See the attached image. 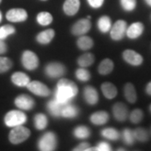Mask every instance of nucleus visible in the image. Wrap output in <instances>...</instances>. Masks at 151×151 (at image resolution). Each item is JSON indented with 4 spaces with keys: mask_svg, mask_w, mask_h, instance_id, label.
I'll return each mask as SVG.
<instances>
[{
    "mask_svg": "<svg viewBox=\"0 0 151 151\" xmlns=\"http://www.w3.org/2000/svg\"><path fill=\"white\" fill-rule=\"evenodd\" d=\"M79 89L75 81L65 77L60 78L54 91V98L61 103L72 102L78 95Z\"/></svg>",
    "mask_w": 151,
    "mask_h": 151,
    "instance_id": "nucleus-1",
    "label": "nucleus"
},
{
    "mask_svg": "<svg viewBox=\"0 0 151 151\" xmlns=\"http://www.w3.org/2000/svg\"><path fill=\"white\" fill-rule=\"evenodd\" d=\"M58 147V137L53 131H47L37 141V148L40 151H54Z\"/></svg>",
    "mask_w": 151,
    "mask_h": 151,
    "instance_id": "nucleus-2",
    "label": "nucleus"
},
{
    "mask_svg": "<svg viewBox=\"0 0 151 151\" xmlns=\"http://www.w3.org/2000/svg\"><path fill=\"white\" fill-rule=\"evenodd\" d=\"M67 68L62 62L53 60L50 61L44 67V72L49 79H60L66 74Z\"/></svg>",
    "mask_w": 151,
    "mask_h": 151,
    "instance_id": "nucleus-3",
    "label": "nucleus"
},
{
    "mask_svg": "<svg viewBox=\"0 0 151 151\" xmlns=\"http://www.w3.org/2000/svg\"><path fill=\"white\" fill-rule=\"evenodd\" d=\"M31 131L30 129L24 127V125H19L12 128L9 134V140L12 145H19L26 141L30 137Z\"/></svg>",
    "mask_w": 151,
    "mask_h": 151,
    "instance_id": "nucleus-4",
    "label": "nucleus"
},
{
    "mask_svg": "<svg viewBox=\"0 0 151 151\" xmlns=\"http://www.w3.org/2000/svg\"><path fill=\"white\" fill-rule=\"evenodd\" d=\"M27 115L23 110H10L4 116V124L9 128H14L19 125H24L27 122Z\"/></svg>",
    "mask_w": 151,
    "mask_h": 151,
    "instance_id": "nucleus-5",
    "label": "nucleus"
},
{
    "mask_svg": "<svg viewBox=\"0 0 151 151\" xmlns=\"http://www.w3.org/2000/svg\"><path fill=\"white\" fill-rule=\"evenodd\" d=\"M128 24L124 19H118L114 22L109 31L110 38L113 41H121L126 36Z\"/></svg>",
    "mask_w": 151,
    "mask_h": 151,
    "instance_id": "nucleus-6",
    "label": "nucleus"
},
{
    "mask_svg": "<svg viewBox=\"0 0 151 151\" xmlns=\"http://www.w3.org/2000/svg\"><path fill=\"white\" fill-rule=\"evenodd\" d=\"M21 63L24 69L28 70H35L40 65V59L35 52L26 50L22 53Z\"/></svg>",
    "mask_w": 151,
    "mask_h": 151,
    "instance_id": "nucleus-7",
    "label": "nucleus"
},
{
    "mask_svg": "<svg viewBox=\"0 0 151 151\" xmlns=\"http://www.w3.org/2000/svg\"><path fill=\"white\" fill-rule=\"evenodd\" d=\"M92 29V22L91 19H88L87 18L80 19L77 21H76L72 26L70 27V33L74 36H81L84 35L89 32Z\"/></svg>",
    "mask_w": 151,
    "mask_h": 151,
    "instance_id": "nucleus-8",
    "label": "nucleus"
},
{
    "mask_svg": "<svg viewBox=\"0 0 151 151\" xmlns=\"http://www.w3.org/2000/svg\"><path fill=\"white\" fill-rule=\"evenodd\" d=\"M29 92L36 95L38 97H46L51 94V90L47 85H45L42 81L38 80H33L26 86Z\"/></svg>",
    "mask_w": 151,
    "mask_h": 151,
    "instance_id": "nucleus-9",
    "label": "nucleus"
},
{
    "mask_svg": "<svg viewBox=\"0 0 151 151\" xmlns=\"http://www.w3.org/2000/svg\"><path fill=\"white\" fill-rule=\"evenodd\" d=\"M122 58L127 64L132 66H140L144 63L143 55L131 49H127L123 51Z\"/></svg>",
    "mask_w": 151,
    "mask_h": 151,
    "instance_id": "nucleus-10",
    "label": "nucleus"
},
{
    "mask_svg": "<svg viewBox=\"0 0 151 151\" xmlns=\"http://www.w3.org/2000/svg\"><path fill=\"white\" fill-rule=\"evenodd\" d=\"M112 113L114 119L120 123H124L129 119V108L122 102L115 103L112 107Z\"/></svg>",
    "mask_w": 151,
    "mask_h": 151,
    "instance_id": "nucleus-11",
    "label": "nucleus"
},
{
    "mask_svg": "<svg viewBox=\"0 0 151 151\" xmlns=\"http://www.w3.org/2000/svg\"><path fill=\"white\" fill-rule=\"evenodd\" d=\"M14 105L23 111H29L35 107V101L31 96L27 94H20L14 99Z\"/></svg>",
    "mask_w": 151,
    "mask_h": 151,
    "instance_id": "nucleus-12",
    "label": "nucleus"
},
{
    "mask_svg": "<svg viewBox=\"0 0 151 151\" xmlns=\"http://www.w3.org/2000/svg\"><path fill=\"white\" fill-rule=\"evenodd\" d=\"M83 99L89 106H95L99 102V93L95 86L87 85L84 86L82 92Z\"/></svg>",
    "mask_w": 151,
    "mask_h": 151,
    "instance_id": "nucleus-13",
    "label": "nucleus"
},
{
    "mask_svg": "<svg viewBox=\"0 0 151 151\" xmlns=\"http://www.w3.org/2000/svg\"><path fill=\"white\" fill-rule=\"evenodd\" d=\"M7 20L13 23H21L27 20L28 13L24 9L14 8L11 9L6 13Z\"/></svg>",
    "mask_w": 151,
    "mask_h": 151,
    "instance_id": "nucleus-14",
    "label": "nucleus"
},
{
    "mask_svg": "<svg viewBox=\"0 0 151 151\" xmlns=\"http://www.w3.org/2000/svg\"><path fill=\"white\" fill-rule=\"evenodd\" d=\"M79 114H80L79 108L72 102H68V103H65L62 108L60 118L66 119H75L79 116Z\"/></svg>",
    "mask_w": 151,
    "mask_h": 151,
    "instance_id": "nucleus-15",
    "label": "nucleus"
},
{
    "mask_svg": "<svg viewBox=\"0 0 151 151\" xmlns=\"http://www.w3.org/2000/svg\"><path fill=\"white\" fill-rule=\"evenodd\" d=\"M144 31L145 24L142 22H134L127 28L126 36L130 40H137L143 35Z\"/></svg>",
    "mask_w": 151,
    "mask_h": 151,
    "instance_id": "nucleus-16",
    "label": "nucleus"
},
{
    "mask_svg": "<svg viewBox=\"0 0 151 151\" xmlns=\"http://www.w3.org/2000/svg\"><path fill=\"white\" fill-rule=\"evenodd\" d=\"M55 36V29L49 28L43 31L38 33L35 36V40L38 44H40L41 45H47L52 42Z\"/></svg>",
    "mask_w": 151,
    "mask_h": 151,
    "instance_id": "nucleus-17",
    "label": "nucleus"
},
{
    "mask_svg": "<svg viewBox=\"0 0 151 151\" xmlns=\"http://www.w3.org/2000/svg\"><path fill=\"white\" fill-rule=\"evenodd\" d=\"M81 8L80 0H65L62 9L66 16L72 17L76 15Z\"/></svg>",
    "mask_w": 151,
    "mask_h": 151,
    "instance_id": "nucleus-18",
    "label": "nucleus"
},
{
    "mask_svg": "<svg viewBox=\"0 0 151 151\" xmlns=\"http://www.w3.org/2000/svg\"><path fill=\"white\" fill-rule=\"evenodd\" d=\"M109 118L110 117L108 112L100 110L92 113L89 117V120L95 126H103L109 121Z\"/></svg>",
    "mask_w": 151,
    "mask_h": 151,
    "instance_id": "nucleus-19",
    "label": "nucleus"
},
{
    "mask_svg": "<svg viewBox=\"0 0 151 151\" xmlns=\"http://www.w3.org/2000/svg\"><path fill=\"white\" fill-rule=\"evenodd\" d=\"M64 104L65 103L59 102L58 100L54 98V99L48 101V103L45 104V107H46L47 112L52 117L58 119V118H60V113H61V110H62Z\"/></svg>",
    "mask_w": 151,
    "mask_h": 151,
    "instance_id": "nucleus-20",
    "label": "nucleus"
},
{
    "mask_svg": "<svg viewBox=\"0 0 151 151\" xmlns=\"http://www.w3.org/2000/svg\"><path fill=\"white\" fill-rule=\"evenodd\" d=\"M29 76L22 71H16L14 72L11 76V81L14 85L19 86V87H26L28 84L30 82Z\"/></svg>",
    "mask_w": 151,
    "mask_h": 151,
    "instance_id": "nucleus-21",
    "label": "nucleus"
},
{
    "mask_svg": "<svg viewBox=\"0 0 151 151\" xmlns=\"http://www.w3.org/2000/svg\"><path fill=\"white\" fill-rule=\"evenodd\" d=\"M73 137L79 140H86L92 135V130L86 125H77L72 130Z\"/></svg>",
    "mask_w": 151,
    "mask_h": 151,
    "instance_id": "nucleus-22",
    "label": "nucleus"
},
{
    "mask_svg": "<svg viewBox=\"0 0 151 151\" xmlns=\"http://www.w3.org/2000/svg\"><path fill=\"white\" fill-rule=\"evenodd\" d=\"M101 91L105 98L108 100L114 99L115 97L118 96V88L113 83L110 81H105L101 85Z\"/></svg>",
    "mask_w": 151,
    "mask_h": 151,
    "instance_id": "nucleus-23",
    "label": "nucleus"
},
{
    "mask_svg": "<svg viewBox=\"0 0 151 151\" xmlns=\"http://www.w3.org/2000/svg\"><path fill=\"white\" fill-rule=\"evenodd\" d=\"M124 96L126 101L130 104H134L138 100V95L134 85L131 82H127L124 86Z\"/></svg>",
    "mask_w": 151,
    "mask_h": 151,
    "instance_id": "nucleus-24",
    "label": "nucleus"
},
{
    "mask_svg": "<svg viewBox=\"0 0 151 151\" xmlns=\"http://www.w3.org/2000/svg\"><path fill=\"white\" fill-rule=\"evenodd\" d=\"M114 70V62L110 58L102 60L97 66V72L101 76L110 75Z\"/></svg>",
    "mask_w": 151,
    "mask_h": 151,
    "instance_id": "nucleus-25",
    "label": "nucleus"
},
{
    "mask_svg": "<svg viewBox=\"0 0 151 151\" xmlns=\"http://www.w3.org/2000/svg\"><path fill=\"white\" fill-rule=\"evenodd\" d=\"M100 134L106 140L116 142V141L119 140L121 139V133L117 129H115L113 127L104 128L100 131Z\"/></svg>",
    "mask_w": 151,
    "mask_h": 151,
    "instance_id": "nucleus-26",
    "label": "nucleus"
},
{
    "mask_svg": "<svg viewBox=\"0 0 151 151\" xmlns=\"http://www.w3.org/2000/svg\"><path fill=\"white\" fill-rule=\"evenodd\" d=\"M113 25V22L111 18L108 15H103L101 16L97 22V27L98 31L103 35L107 34L110 31Z\"/></svg>",
    "mask_w": 151,
    "mask_h": 151,
    "instance_id": "nucleus-27",
    "label": "nucleus"
},
{
    "mask_svg": "<svg viewBox=\"0 0 151 151\" xmlns=\"http://www.w3.org/2000/svg\"><path fill=\"white\" fill-rule=\"evenodd\" d=\"M76 46L82 51H87L94 46V40L92 37L86 35H81L76 40Z\"/></svg>",
    "mask_w": 151,
    "mask_h": 151,
    "instance_id": "nucleus-28",
    "label": "nucleus"
},
{
    "mask_svg": "<svg viewBox=\"0 0 151 151\" xmlns=\"http://www.w3.org/2000/svg\"><path fill=\"white\" fill-rule=\"evenodd\" d=\"M33 121H34V126L35 129L41 131V130L45 129L48 127V117L46 114L43 113H36L34 117Z\"/></svg>",
    "mask_w": 151,
    "mask_h": 151,
    "instance_id": "nucleus-29",
    "label": "nucleus"
},
{
    "mask_svg": "<svg viewBox=\"0 0 151 151\" xmlns=\"http://www.w3.org/2000/svg\"><path fill=\"white\" fill-rule=\"evenodd\" d=\"M94 61H95L94 54H92L91 52H87V51L81 55L76 60V63H77L78 66L85 67V68H87V67L93 65Z\"/></svg>",
    "mask_w": 151,
    "mask_h": 151,
    "instance_id": "nucleus-30",
    "label": "nucleus"
},
{
    "mask_svg": "<svg viewBox=\"0 0 151 151\" xmlns=\"http://www.w3.org/2000/svg\"><path fill=\"white\" fill-rule=\"evenodd\" d=\"M54 20V18L52 16V14L48 12V11H42L38 13L37 16H36V22L38 24H40V26H49L52 24V22Z\"/></svg>",
    "mask_w": 151,
    "mask_h": 151,
    "instance_id": "nucleus-31",
    "label": "nucleus"
},
{
    "mask_svg": "<svg viewBox=\"0 0 151 151\" xmlns=\"http://www.w3.org/2000/svg\"><path fill=\"white\" fill-rule=\"evenodd\" d=\"M121 139L124 145L127 146L134 145L136 141L134 134V130L131 129L130 128H124L121 132Z\"/></svg>",
    "mask_w": 151,
    "mask_h": 151,
    "instance_id": "nucleus-32",
    "label": "nucleus"
},
{
    "mask_svg": "<svg viewBox=\"0 0 151 151\" xmlns=\"http://www.w3.org/2000/svg\"><path fill=\"white\" fill-rule=\"evenodd\" d=\"M134 134L136 141L140 143H146L150 139V134L144 127H138L134 129Z\"/></svg>",
    "mask_w": 151,
    "mask_h": 151,
    "instance_id": "nucleus-33",
    "label": "nucleus"
},
{
    "mask_svg": "<svg viewBox=\"0 0 151 151\" xmlns=\"http://www.w3.org/2000/svg\"><path fill=\"white\" fill-rule=\"evenodd\" d=\"M76 78L79 81L81 82H86L89 81L92 78V74L89 70L85 67H78L75 71Z\"/></svg>",
    "mask_w": 151,
    "mask_h": 151,
    "instance_id": "nucleus-34",
    "label": "nucleus"
},
{
    "mask_svg": "<svg viewBox=\"0 0 151 151\" xmlns=\"http://www.w3.org/2000/svg\"><path fill=\"white\" fill-rule=\"evenodd\" d=\"M130 122L134 124H138L140 123L144 119V112L140 108H135L129 115Z\"/></svg>",
    "mask_w": 151,
    "mask_h": 151,
    "instance_id": "nucleus-35",
    "label": "nucleus"
},
{
    "mask_svg": "<svg viewBox=\"0 0 151 151\" xmlns=\"http://www.w3.org/2000/svg\"><path fill=\"white\" fill-rule=\"evenodd\" d=\"M16 32V29L11 24H5L0 27V39L6 40L9 36L14 35Z\"/></svg>",
    "mask_w": 151,
    "mask_h": 151,
    "instance_id": "nucleus-36",
    "label": "nucleus"
},
{
    "mask_svg": "<svg viewBox=\"0 0 151 151\" xmlns=\"http://www.w3.org/2000/svg\"><path fill=\"white\" fill-rule=\"evenodd\" d=\"M13 60L6 56H0V74L5 73L13 67Z\"/></svg>",
    "mask_w": 151,
    "mask_h": 151,
    "instance_id": "nucleus-37",
    "label": "nucleus"
},
{
    "mask_svg": "<svg viewBox=\"0 0 151 151\" xmlns=\"http://www.w3.org/2000/svg\"><path fill=\"white\" fill-rule=\"evenodd\" d=\"M121 8L125 12H133L136 9L137 0H119Z\"/></svg>",
    "mask_w": 151,
    "mask_h": 151,
    "instance_id": "nucleus-38",
    "label": "nucleus"
},
{
    "mask_svg": "<svg viewBox=\"0 0 151 151\" xmlns=\"http://www.w3.org/2000/svg\"><path fill=\"white\" fill-rule=\"evenodd\" d=\"M113 147L108 141H100L95 146H93V151H111Z\"/></svg>",
    "mask_w": 151,
    "mask_h": 151,
    "instance_id": "nucleus-39",
    "label": "nucleus"
},
{
    "mask_svg": "<svg viewBox=\"0 0 151 151\" xmlns=\"http://www.w3.org/2000/svg\"><path fill=\"white\" fill-rule=\"evenodd\" d=\"M72 151H93V146L91 145L90 143L83 141L79 143L77 145H76L72 150Z\"/></svg>",
    "mask_w": 151,
    "mask_h": 151,
    "instance_id": "nucleus-40",
    "label": "nucleus"
},
{
    "mask_svg": "<svg viewBox=\"0 0 151 151\" xmlns=\"http://www.w3.org/2000/svg\"><path fill=\"white\" fill-rule=\"evenodd\" d=\"M86 1H87L88 4L92 9H97L102 8L105 0H86Z\"/></svg>",
    "mask_w": 151,
    "mask_h": 151,
    "instance_id": "nucleus-41",
    "label": "nucleus"
},
{
    "mask_svg": "<svg viewBox=\"0 0 151 151\" xmlns=\"http://www.w3.org/2000/svg\"><path fill=\"white\" fill-rule=\"evenodd\" d=\"M8 51V45L4 40L0 39V55H3Z\"/></svg>",
    "mask_w": 151,
    "mask_h": 151,
    "instance_id": "nucleus-42",
    "label": "nucleus"
},
{
    "mask_svg": "<svg viewBox=\"0 0 151 151\" xmlns=\"http://www.w3.org/2000/svg\"><path fill=\"white\" fill-rule=\"evenodd\" d=\"M145 91V93L147 94V95L151 96V81H150L148 83H147Z\"/></svg>",
    "mask_w": 151,
    "mask_h": 151,
    "instance_id": "nucleus-43",
    "label": "nucleus"
},
{
    "mask_svg": "<svg viewBox=\"0 0 151 151\" xmlns=\"http://www.w3.org/2000/svg\"><path fill=\"white\" fill-rule=\"evenodd\" d=\"M145 2L149 7H151V0H145Z\"/></svg>",
    "mask_w": 151,
    "mask_h": 151,
    "instance_id": "nucleus-44",
    "label": "nucleus"
},
{
    "mask_svg": "<svg viewBox=\"0 0 151 151\" xmlns=\"http://www.w3.org/2000/svg\"><path fill=\"white\" fill-rule=\"evenodd\" d=\"M2 19H3V14H2V12L0 11V23L2 21Z\"/></svg>",
    "mask_w": 151,
    "mask_h": 151,
    "instance_id": "nucleus-45",
    "label": "nucleus"
},
{
    "mask_svg": "<svg viewBox=\"0 0 151 151\" xmlns=\"http://www.w3.org/2000/svg\"><path fill=\"white\" fill-rule=\"evenodd\" d=\"M118 151H122V150H126V149H123V148H119L117 150Z\"/></svg>",
    "mask_w": 151,
    "mask_h": 151,
    "instance_id": "nucleus-46",
    "label": "nucleus"
},
{
    "mask_svg": "<svg viewBox=\"0 0 151 151\" xmlns=\"http://www.w3.org/2000/svg\"><path fill=\"white\" fill-rule=\"evenodd\" d=\"M86 18H87L88 19H91V16H90V15H88V16L86 17Z\"/></svg>",
    "mask_w": 151,
    "mask_h": 151,
    "instance_id": "nucleus-47",
    "label": "nucleus"
},
{
    "mask_svg": "<svg viewBox=\"0 0 151 151\" xmlns=\"http://www.w3.org/2000/svg\"><path fill=\"white\" fill-rule=\"evenodd\" d=\"M149 108H150V113H151V103H150V107H149Z\"/></svg>",
    "mask_w": 151,
    "mask_h": 151,
    "instance_id": "nucleus-48",
    "label": "nucleus"
},
{
    "mask_svg": "<svg viewBox=\"0 0 151 151\" xmlns=\"http://www.w3.org/2000/svg\"><path fill=\"white\" fill-rule=\"evenodd\" d=\"M40 1H47V0H40Z\"/></svg>",
    "mask_w": 151,
    "mask_h": 151,
    "instance_id": "nucleus-49",
    "label": "nucleus"
},
{
    "mask_svg": "<svg viewBox=\"0 0 151 151\" xmlns=\"http://www.w3.org/2000/svg\"><path fill=\"white\" fill-rule=\"evenodd\" d=\"M150 134H151V126H150Z\"/></svg>",
    "mask_w": 151,
    "mask_h": 151,
    "instance_id": "nucleus-50",
    "label": "nucleus"
},
{
    "mask_svg": "<svg viewBox=\"0 0 151 151\" xmlns=\"http://www.w3.org/2000/svg\"><path fill=\"white\" fill-rule=\"evenodd\" d=\"M1 2H2V0H0V4H1Z\"/></svg>",
    "mask_w": 151,
    "mask_h": 151,
    "instance_id": "nucleus-51",
    "label": "nucleus"
}]
</instances>
